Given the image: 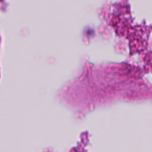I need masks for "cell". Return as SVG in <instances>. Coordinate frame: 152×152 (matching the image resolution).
Segmentation results:
<instances>
[]
</instances>
